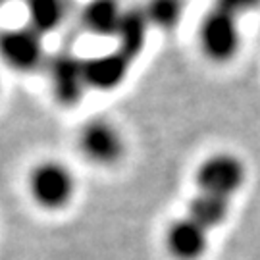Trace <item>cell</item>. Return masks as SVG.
Instances as JSON below:
<instances>
[{"label":"cell","instance_id":"cell-1","mask_svg":"<svg viewBox=\"0 0 260 260\" xmlns=\"http://www.w3.org/2000/svg\"><path fill=\"white\" fill-rule=\"evenodd\" d=\"M27 191L39 208L47 212H58L74 201L77 179L64 162L41 160L29 172Z\"/></svg>","mask_w":260,"mask_h":260},{"label":"cell","instance_id":"cell-2","mask_svg":"<svg viewBox=\"0 0 260 260\" xmlns=\"http://www.w3.org/2000/svg\"><path fill=\"white\" fill-rule=\"evenodd\" d=\"M197 41L201 52L208 62L212 64L232 62L239 54L243 45L239 18L212 6L201 19Z\"/></svg>","mask_w":260,"mask_h":260},{"label":"cell","instance_id":"cell-3","mask_svg":"<svg viewBox=\"0 0 260 260\" xmlns=\"http://www.w3.org/2000/svg\"><path fill=\"white\" fill-rule=\"evenodd\" d=\"M247 181V166L232 152H216L197 168V189L232 201Z\"/></svg>","mask_w":260,"mask_h":260},{"label":"cell","instance_id":"cell-4","mask_svg":"<svg viewBox=\"0 0 260 260\" xmlns=\"http://www.w3.org/2000/svg\"><path fill=\"white\" fill-rule=\"evenodd\" d=\"M0 62L12 72L33 74L45 64V37L25 25L0 31Z\"/></svg>","mask_w":260,"mask_h":260},{"label":"cell","instance_id":"cell-5","mask_svg":"<svg viewBox=\"0 0 260 260\" xmlns=\"http://www.w3.org/2000/svg\"><path fill=\"white\" fill-rule=\"evenodd\" d=\"M48 85L50 93L58 106L74 108L83 101L85 93L89 91L85 83L83 58L74 52H58L47 62Z\"/></svg>","mask_w":260,"mask_h":260},{"label":"cell","instance_id":"cell-6","mask_svg":"<svg viewBox=\"0 0 260 260\" xmlns=\"http://www.w3.org/2000/svg\"><path fill=\"white\" fill-rule=\"evenodd\" d=\"M79 150L96 166H114L125 154V141L121 131L104 118H93L85 123L79 137Z\"/></svg>","mask_w":260,"mask_h":260},{"label":"cell","instance_id":"cell-7","mask_svg":"<svg viewBox=\"0 0 260 260\" xmlns=\"http://www.w3.org/2000/svg\"><path fill=\"white\" fill-rule=\"evenodd\" d=\"M131 70V60L120 50L83 58V72L87 89L96 93H110L123 85Z\"/></svg>","mask_w":260,"mask_h":260},{"label":"cell","instance_id":"cell-8","mask_svg":"<svg viewBox=\"0 0 260 260\" xmlns=\"http://www.w3.org/2000/svg\"><path fill=\"white\" fill-rule=\"evenodd\" d=\"M166 247L177 260H199L208 249V232L183 216L168 228Z\"/></svg>","mask_w":260,"mask_h":260},{"label":"cell","instance_id":"cell-9","mask_svg":"<svg viewBox=\"0 0 260 260\" xmlns=\"http://www.w3.org/2000/svg\"><path fill=\"white\" fill-rule=\"evenodd\" d=\"M150 25L141 6H131L123 10V16L116 31V50L127 56L131 62L143 54L147 47Z\"/></svg>","mask_w":260,"mask_h":260},{"label":"cell","instance_id":"cell-10","mask_svg":"<svg viewBox=\"0 0 260 260\" xmlns=\"http://www.w3.org/2000/svg\"><path fill=\"white\" fill-rule=\"evenodd\" d=\"M120 0H87L81 8L79 19L89 35L94 37H116V31L123 16Z\"/></svg>","mask_w":260,"mask_h":260},{"label":"cell","instance_id":"cell-11","mask_svg":"<svg viewBox=\"0 0 260 260\" xmlns=\"http://www.w3.org/2000/svg\"><path fill=\"white\" fill-rule=\"evenodd\" d=\"M27 25L47 37L64 25L68 18V0H23Z\"/></svg>","mask_w":260,"mask_h":260},{"label":"cell","instance_id":"cell-12","mask_svg":"<svg viewBox=\"0 0 260 260\" xmlns=\"http://www.w3.org/2000/svg\"><path fill=\"white\" fill-rule=\"evenodd\" d=\"M230 210H232V201L210 195V193L197 191V195L189 203L187 216L191 220H195L201 228H205L206 232L210 233V230L220 228L228 220Z\"/></svg>","mask_w":260,"mask_h":260},{"label":"cell","instance_id":"cell-13","mask_svg":"<svg viewBox=\"0 0 260 260\" xmlns=\"http://www.w3.org/2000/svg\"><path fill=\"white\" fill-rule=\"evenodd\" d=\"M141 8L150 27L172 31L181 23V18L185 14V0H147Z\"/></svg>","mask_w":260,"mask_h":260},{"label":"cell","instance_id":"cell-14","mask_svg":"<svg viewBox=\"0 0 260 260\" xmlns=\"http://www.w3.org/2000/svg\"><path fill=\"white\" fill-rule=\"evenodd\" d=\"M214 6L232 14L235 18H241L252 10L260 8V0H216Z\"/></svg>","mask_w":260,"mask_h":260},{"label":"cell","instance_id":"cell-15","mask_svg":"<svg viewBox=\"0 0 260 260\" xmlns=\"http://www.w3.org/2000/svg\"><path fill=\"white\" fill-rule=\"evenodd\" d=\"M8 2H10V0H0V8H2V6H6Z\"/></svg>","mask_w":260,"mask_h":260}]
</instances>
